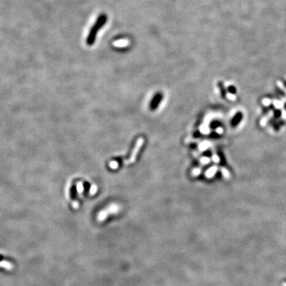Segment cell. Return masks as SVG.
Here are the masks:
<instances>
[{
  "label": "cell",
  "instance_id": "obj_18",
  "mask_svg": "<svg viewBox=\"0 0 286 286\" xmlns=\"http://www.w3.org/2000/svg\"><path fill=\"white\" fill-rule=\"evenodd\" d=\"M90 193H91V195H94L95 193H96V191H97V187L96 186V185H92L91 187V189H90Z\"/></svg>",
  "mask_w": 286,
  "mask_h": 286
},
{
  "label": "cell",
  "instance_id": "obj_12",
  "mask_svg": "<svg viewBox=\"0 0 286 286\" xmlns=\"http://www.w3.org/2000/svg\"><path fill=\"white\" fill-rule=\"evenodd\" d=\"M227 99H229L230 100H232V101L236 99V96H234L232 93H227Z\"/></svg>",
  "mask_w": 286,
  "mask_h": 286
},
{
  "label": "cell",
  "instance_id": "obj_13",
  "mask_svg": "<svg viewBox=\"0 0 286 286\" xmlns=\"http://www.w3.org/2000/svg\"><path fill=\"white\" fill-rule=\"evenodd\" d=\"M118 165H119V164H118L117 161H111V163H110V167H111V169H113V170L117 169V168H118Z\"/></svg>",
  "mask_w": 286,
  "mask_h": 286
},
{
  "label": "cell",
  "instance_id": "obj_10",
  "mask_svg": "<svg viewBox=\"0 0 286 286\" xmlns=\"http://www.w3.org/2000/svg\"><path fill=\"white\" fill-rule=\"evenodd\" d=\"M200 162L204 165H206V164H208L210 162V158H207V157H204V158H200Z\"/></svg>",
  "mask_w": 286,
  "mask_h": 286
},
{
  "label": "cell",
  "instance_id": "obj_21",
  "mask_svg": "<svg viewBox=\"0 0 286 286\" xmlns=\"http://www.w3.org/2000/svg\"><path fill=\"white\" fill-rule=\"evenodd\" d=\"M73 206H74V207H78V204H77V202H76H76H75V203H74V204H73Z\"/></svg>",
  "mask_w": 286,
  "mask_h": 286
},
{
  "label": "cell",
  "instance_id": "obj_20",
  "mask_svg": "<svg viewBox=\"0 0 286 286\" xmlns=\"http://www.w3.org/2000/svg\"><path fill=\"white\" fill-rule=\"evenodd\" d=\"M282 118L284 119H286V111L285 110H283L282 111Z\"/></svg>",
  "mask_w": 286,
  "mask_h": 286
},
{
  "label": "cell",
  "instance_id": "obj_8",
  "mask_svg": "<svg viewBox=\"0 0 286 286\" xmlns=\"http://www.w3.org/2000/svg\"><path fill=\"white\" fill-rule=\"evenodd\" d=\"M220 170H221V172H222V174L223 175V176H224L225 178L226 179H229L230 177H231V173H230V172L228 171L226 168H224V167H223V168H221L220 169Z\"/></svg>",
  "mask_w": 286,
  "mask_h": 286
},
{
  "label": "cell",
  "instance_id": "obj_7",
  "mask_svg": "<svg viewBox=\"0 0 286 286\" xmlns=\"http://www.w3.org/2000/svg\"><path fill=\"white\" fill-rule=\"evenodd\" d=\"M272 115H273V111H270L269 112V114H268V115H266V116H265L264 118H263L261 120V122H260V124L262 126H265L267 123V122H268V120L270 119L272 117Z\"/></svg>",
  "mask_w": 286,
  "mask_h": 286
},
{
  "label": "cell",
  "instance_id": "obj_9",
  "mask_svg": "<svg viewBox=\"0 0 286 286\" xmlns=\"http://www.w3.org/2000/svg\"><path fill=\"white\" fill-rule=\"evenodd\" d=\"M209 145H210V143L208 142H202L200 145V149L201 150V151H203V150H205V149H207V148L209 146Z\"/></svg>",
  "mask_w": 286,
  "mask_h": 286
},
{
  "label": "cell",
  "instance_id": "obj_4",
  "mask_svg": "<svg viewBox=\"0 0 286 286\" xmlns=\"http://www.w3.org/2000/svg\"><path fill=\"white\" fill-rule=\"evenodd\" d=\"M217 170H218V167L217 166L211 167L210 169H208V170H207V172H205V176H206L208 179L211 178V177H213L214 175L216 174V172H217Z\"/></svg>",
  "mask_w": 286,
  "mask_h": 286
},
{
  "label": "cell",
  "instance_id": "obj_16",
  "mask_svg": "<svg viewBox=\"0 0 286 286\" xmlns=\"http://www.w3.org/2000/svg\"><path fill=\"white\" fill-rule=\"evenodd\" d=\"M271 99H264L262 100V103L264 104L265 106H269V105H270V103H271Z\"/></svg>",
  "mask_w": 286,
  "mask_h": 286
},
{
  "label": "cell",
  "instance_id": "obj_2",
  "mask_svg": "<svg viewBox=\"0 0 286 286\" xmlns=\"http://www.w3.org/2000/svg\"><path fill=\"white\" fill-rule=\"evenodd\" d=\"M118 211H119V207L117 205H111L108 208H107L105 211H101L99 214L98 219H99V221H103V220H104L106 219V217L107 216V215L111 213H116Z\"/></svg>",
  "mask_w": 286,
  "mask_h": 286
},
{
  "label": "cell",
  "instance_id": "obj_14",
  "mask_svg": "<svg viewBox=\"0 0 286 286\" xmlns=\"http://www.w3.org/2000/svg\"><path fill=\"white\" fill-rule=\"evenodd\" d=\"M212 160H213L215 163H219V161H220V158H219V157L217 154H213V156H212Z\"/></svg>",
  "mask_w": 286,
  "mask_h": 286
},
{
  "label": "cell",
  "instance_id": "obj_19",
  "mask_svg": "<svg viewBox=\"0 0 286 286\" xmlns=\"http://www.w3.org/2000/svg\"><path fill=\"white\" fill-rule=\"evenodd\" d=\"M216 131L217 132L218 134H223V129L222 127H218V128L216 130Z\"/></svg>",
  "mask_w": 286,
  "mask_h": 286
},
{
  "label": "cell",
  "instance_id": "obj_17",
  "mask_svg": "<svg viewBox=\"0 0 286 286\" xmlns=\"http://www.w3.org/2000/svg\"><path fill=\"white\" fill-rule=\"evenodd\" d=\"M200 172H201V170H200V169H195V170H193V175L198 176L200 174Z\"/></svg>",
  "mask_w": 286,
  "mask_h": 286
},
{
  "label": "cell",
  "instance_id": "obj_6",
  "mask_svg": "<svg viewBox=\"0 0 286 286\" xmlns=\"http://www.w3.org/2000/svg\"><path fill=\"white\" fill-rule=\"evenodd\" d=\"M0 266L3 267V268H5L6 269H13V265L11 263L8 262H6V261H3V262H0Z\"/></svg>",
  "mask_w": 286,
  "mask_h": 286
},
{
  "label": "cell",
  "instance_id": "obj_3",
  "mask_svg": "<svg viewBox=\"0 0 286 286\" xmlns=\"http://www.w3.org/2000/svg\"><path fill=\"white\" fill-rule=\"evenodd\" d=\"M142 144H143V139L142 138H139L138 141H137V145H136V146H135V148H134V150H133V153H132V156L131 158H130V162H134V161H135L136 156H137V153H138V151H139V149H140V148L142 147Z\"/></svg>",
  "mask_w": 286,
  "mask_h": 286
},
{
  "label": "cell",
  "instance_id": "obj_11",
  "mask_svg": "<svg viewBox=\"0 0 286 286\" xmlns=\"http://www.w3.org/2000/svg\"><path fill=\"white\" fill-rule=\"evenodd\" d=\"M273 104H274V106L276 107L277 109H280V108L282 107V103L280 102V101L274 100V101H273Z\"/></svg>",
  "mask_w": 286,
  "mask_h": 286
},
{
  "label": "cell",
  "instance_id": "obj_1",
  "mask_svg": "<svg viewBox=\"0 0 286 286\" xmlns=\"http://www.w3.org/2000/svg\"><path fill=\"white\" fill-rule=\"evenodd\" d=\"M106 22H107V16L105 15H101L99 18H97L96 23L94 24L93 27H91V29L89 31L88 38H87V44L88 45H92L94 44V42L96 39V35L99 30L100 29H102L103 26L105 25Z\"/></svg>",
  "mask_w": 286,
  "mask_h": 286
},
{
  "label": "cell",
  "instance_id": "obj_22",
  "mask_svg": "<svg viewBox=\"0 0 286 286\" xmlns=\"http://www.w3.org/2000/svg\"><path fill=\"white\" fill-rule=\"evenodd\" d=\"M283 286H286V283H283Z\"/></svg>",
  "mask_w": 286,
  "mask_h": 286
},
{
  "label": "cell",
  "instance_id": "obj_15",
  "mask_svg": "<svg viewBox=\"0 0 286 286\" xmlns=\"http://www.w3.org/2000/svg\"><path fill=\"white\" fill-rule=\"evenodd\" d=\"M76 188H77V191H78L80 193H81L82 192H83V190H84L83 184H82V183H80V182H79V183L77 184V186H76Z\"/></svg>",
  "mask_w": 286,
  "mask_h": 286
},
{
  "label": "cell",
  "instance_id": "obj_5",
  "mask_svg": "<svg viewBox=\"0 0 286 286\" xmlns=\"http://www.w3.org/2000/svg\"><path fill=\"white\" fill-rule=\"evenodd\" d=\"M161 99V95H157V96L153 99L152 103H151V109H152V110H154L155 108L158 107V103H160Z\"/></svg>",
  "mask_w": 286,
  "mask_h": 286
}]
</instances>
